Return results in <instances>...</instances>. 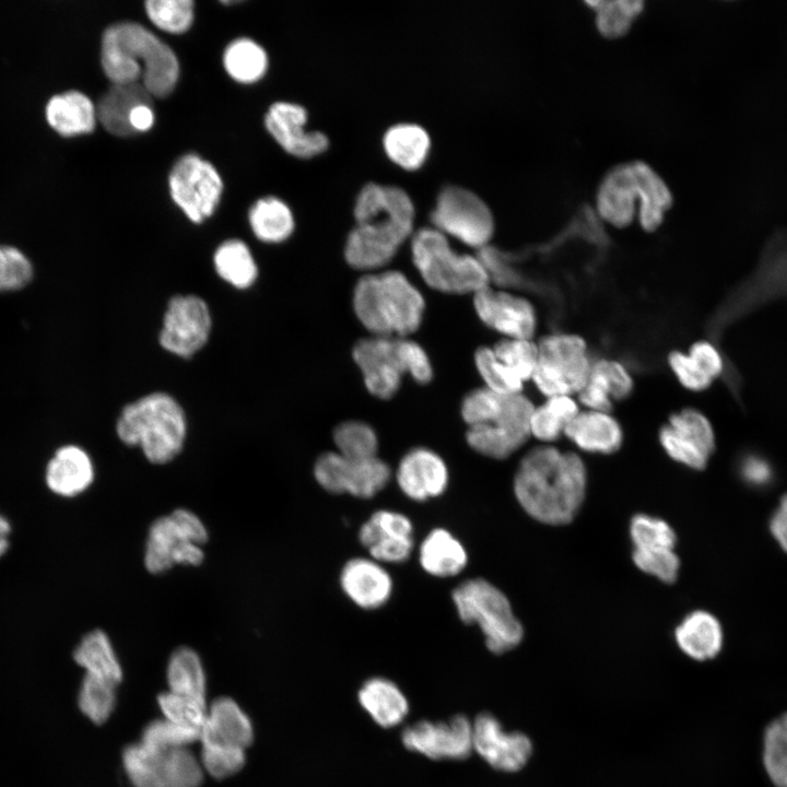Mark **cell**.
I'll return each mask as SVG.
<instances>
[{
    "label": "cell",
    "mask_w": 787,
    "mask_h": 787,
    "mask_svg": "<svg viewBox=\"0 0 787 787\" xmlns=\"http://www.w3.org/2000/svg\"><path fill=\"white\" fill-rule=\"evenodd\" d=\"M473 304L481 321L505 338L532 339L537 314L525 297L486 286L474 294Z\"/></svg>",
    "instance_id": "ffe728a7"
},
{
    "label": "cell",
    "mask_w": 787,
    "mask_h": 787,
    "mask_svg": "<svg viewBox=\"0 0 787 787\" xmlns=\"http://www.w3.org/2000/svg\"><path fill=\"white\" fill-rule=\"evenodd\" d=\"M474 363L485 387L502 395L522 392L524 383L498 361L492 348H479L474 354Z\"/></svg>",
    "instance_id": "681fc988"
},
{
    "label": "cell",
    "mask_w": 787,
    "mask_h": 787,
    "mask_svg": "<svg viewBox=\"0 0 787 787\" xmlns=\"http://www.w3.org/2000/svg\"><path fill=\"white\" fill-rule=\"evenodd\" d=\"M45 113L48 124L66 137L93 131L97 120L96 106L89 96L75 90L51 96Z\"/></svg>",
    "instance_id": "1f68e13d"
},
{
    "label": "cell",
    "mask_w": 787,
    "mask_h": 787,
    "mask_svg": "<svg viewBox=\"0 0 787 787\" xmlns=\"http://www.w3.org/2000/svg\"><path fill=\"white\" fill-rule=\"evenodd\" d=\"M688 354L701 366L710 379H716L724 369L723 357L717 348L709 341L694 342Z\"/></svg>",
    "instance_id": "680465c9"
},
{
    "label": "cell",
    "mask_w": 787,
    "mask_h": 787,
    "mask_svg": "<svg viewBox=\"0 0 787 787\" xmlns=\"http://www.w3.org/2000/svg\"><path fill=\"white\" fill-rule=\"evenodd\" d=\"M166 679L171 692L205 704L207 679L199 655L190 647L176 648L167 662Z\"/></svg>",
    "instance_id": "d590c367"
},
{
    "label": "cell",
    "mask_w": 787,
    "mask_h": 787,
    "mask_svg": "<svg viewBox=\"0 0 787 787\" xmlns=\"http://www.w3.org/2000/svg\"><path fill=\"white\" fill-rule=\"evenodd\" d=\"M94 480L93 462L79 446L60 447L46 468V483L56 494L73 497L84 492Z\"/></svg>",
    "instance_id": "83f0119b"
},
{
    "label": "cell",
    "mask_w": 787,
    "mask_h": 787,
    "mask_svg": "<svg viewBox=\"0 0 787 787\" xmlns=\"http://www.w3.org/2000/svg\"><path fill=\"white\" fill-rule=\"evenodd\" d=\"M218 274L237 289H247L256 280L257 265L248 246L239 239L222 243L214 252Z\"/></svg>",
    "instance_id": "f35d334b"
},
{
    "label": "cell",
    "mask_w": 787,
    "mask_h": 787,
    "mask_svg": "<svg viewBox=\"0 0 787 787\" xmlns=\"http://www.w3.org/2000/svg\"><path fill=\"white\" fill-rule=\"evenodd\" d=\"M498 361L522 383L532 378L538 346L532 339L504 338L492 348Z\"/></svg>",
    "instance_id": "bcb514c9"
},
{
    "label": "cell",
    "mask_w": 787,
    "mask_h": 787,
    "mask_svg": "<svg viewBox=\"0 0 787 787\" xmlns=\"http://www.w3.org/2000/svg\"><path fill=\"white\" fill-rule=\"evenodd\" d=\"M168 185L172 199L193 223L212 215L223 190L214 166L196 154H186L174 164Z\"/></svg>",
    "instance_id": "9a60e30c"
},
{
    "label": "cell",
    "mask_w": 787,
    "mask_h": 787,
    "mask_svg": "<svg viewBox=\"0 0 787 787\" xmlns=\"http://www.w3.org/2000/svg\"><path fill=\"white\" fill-rule=\"evenodd\" d=\"M412 258L424 281L433 289L451 294H475L489 286L490 278L478 257L453 250L446 235L436 228H422L412 238Z\"/></svg>",
    "instance_id": "ba28073f"
},
{
    "label": "cell",
    "mask_w": 787,
    "mask_h": 787,
    "mask_svg": "<svg viewBox=\"0 0 787 787\" xmlns=\"http://www.w3.org/2000/svg\"><path fill=\"white\" fill-rule=\"evenodd\" d=\"M564 436L583 451L602 455L615 453L623 441L622 427L611 412L587 409L577 413Z\"/></svg>",
    "instance_id": "484cf974"
},
{
    "label": "cell",
    "mask_w": 787,
    "mask_h": 787,
    "mask_svg": "<svg viewBox=\"0 0 787 787\" xmlns=\"http://www.w3.org/2000/svg\"><path fill=\"white\" fill-rule=\"evenodd\" d=\"M314 477L329 493H346L360 498H371L389 483L391 469L377 456L354 459L338 451H328L317 458Z\"/></svg>",
    "instance_id": "5bb4252c"
},
{
    "label": "cell",
    "mask_w": 787,
    "mask_h": 787,
    "mask_svg": "<svg viewBox=\"0 0 787 787\" xmlns=\"http://www.w3.org/2000/svg\"><path fill=\"white\" fill-rule=\"evenodd\" d=\"M505 396L488 387L472 390L461 403V415L465 422L469 426H473L492 421L501 412Z\"/></svg>",
    "instance_id": "11a10c76"
},
{
    "label": "cell",
    "mask_w": 787,
    "mask_h": 787,
    "mask_svg": "<svg viewBox=\"0 0 787 787\" xmlns=\"http://www.w3.org/2000/svg\"><path fill=\"white\" fill-rule=\"evenodd\" d=\"M535 409L522 392L506 395L503 408L492 421L469 426L468 445L477 453L505 459L518 450L531 436L530 419Z\"/></svg>",
    "instance_id": "4fadbf2b"
},
{
    "label": "cell",
    "mask_w": 787,
    "mask_h": 787,
    "mask_svg": "<svg viewBox=\"0 0 787 787\" xmlns=\"http://www.w3.org/2000/svg\"><path fill=\"white\" fill-rule=\"evenodd\" d=\"M157 704L164 718L201 732L207 718V707L204 703L186 695L167 691L158 694Z\"/></svg>",
    "instance_id": "816d5d0a"
},
{
    "label": "cell",
    "mask_w": 787,
    "mask_h": 787,
    "mask_svg": "<svg viewBox=\"0 0 787 787\" xmlns=\"http://www.w3.org/2000/svg\"><path fill=\"white\" fill-rule=\"evenodd\" d=\"M359 702L373 720L385 728L399 725L409 712L402 691L385 678L365 681L359 690Z\"/></svg>",
    "instance_id": "d6a6232c"
},
{
    "label": "cell",
    "mask_w": 787,
    "mask_h": 787,
    "mask_svg": "<svg viewBox=\"0 0 787 787\" xmlns=\"http://www.w3.org/2000/svg\"><path fill=\"white\" fill-rule=\"evenodd\" d=\"M632 557L641 571L663 583H673L678 577L680 560L674 549H634Z\"/></svg>",
    "instance_id": "9f6ffc18"
},
{
    "label": "cell",
    "mask_w": 787,
    "mask_h": 787,
    "mask_svg": "<svg viewBox=\"0 0 787 787\" xmlns=\"http://www.w3.org/2000/svg\"><path fill=\"white\" fill-rule=\"evenodd\" d=\"M538 362L531 380L547 398L577 393L591 368L586 341L578 334L555 332L538 342Z\"/></svg>",
    "instance_id": "30bf717a"
},
{
    "label": "cell",
    "mask_w": 787,
    "mask_h": 787,
    "mask_svg": "<svg viewBox=\"0 0 787 787\" xmlns=\"http://www.w3.org/2000/svg\"><path fill=\"white\" fill-rule=\"evenodd\" d=\"M129 122L134 132L149 130L154 122L151 105H139L130 114Z\"/></svg>",
    "instance_id": "6125c7cd"
},
{
    "label": "cell",
    "mask_w": 787,
    "mask_h": 787,
    "mask_svg": "<svg viewBox=\"0 0 787 787\" xmlns=\"http://www.w3.org/2000/svg\"><path fill=\"white\" fill-rule=\"evenodd\" d=\"M667 361L678 381L688 390L698 392L712 385L713 379L708 377L688 352L673 350L669 353Z\"/></svg>",
    "instance_id": "6f0895ef"
},
{
    "label": "cell",
    "mask_w": 787,
    "mask_h": 787,
    "mask_svg": "<svg viewBox=\"0 0 787 787\" xmlns=\"http://www.w3.org/2000/svg\"><path fill=\"white\" fill-rule=\"evenodd\" d=\"M586 488L583 459L551 445L530 449L521 458L513 483L522 509L547 525L571 522L584 502Z\"/></svg>",
    "instance_id": "6da1fadb"
},
{
    "label": "cell",
    "mask_w": 787,
    "mask_h": 787,
    "mask_svg": "<svg viewBox=\"0 0 787 787\" xmlns=\"http://www.w3.org/2000/svg\"><path fill=\"white\" fill-rule=\"evenodd\" d=\"M403 745L433 760H463L473 751L472 723L463 715L448 721L422 720L407 727Z\"/></svg>",
    "instance_id": "d6986e66"
},
{
    "label": "cell",
    "mask_w": 787,
    "mask_h": 787,
    "mask_svg": "<svg viewBox=\"0 0 787 787\" xmlns=\"http://www.w3.org/2000/svg\"><path fill=\"white\" fill-rule=\"evenodd\" d=\"M630 536L634 549H674L676 533L662 519L638 514L631 519Z\"/></svg>",
    "instance_id": "f907efd6"
},
{
    "label": "cell",
    "mask_w": 787,
    "mask_h": 787,
    "mask_svg": "<svg viewBox=\"0 0 787 787\" xmlns=\"http://www.w3.org/2000/svg\"><path fill=\"white\" fill-rule=\"evenodd\" d=\"M337 451L345 457L365 459L377 456L378 439L375 431L366 423L346 421L333 431Z\"/></svg>",
    "instance_id": "f6af8a7d"
},
{
    "label": "cell",
    "mask_w": 787,
    "mask_h": 787,
    "mask_svg": "<svg viewBox=\"0 0 787 787\" xmlns=\"http://www.w3.org/2000/svg\"><path fill=\"white\" fill-rule=\"evenodd\" d=\"M208 540V530L191 510L177 508L156 518L150 526L144 549V566L151 574H161L174 565H200Z\"/></svg>",
    "instance_id": "9c48e42d"
},
{
    "label": "cell",
    "mask_w": 787,
    "mask_h": 787,
    "mask_svg": "<svg viewBox=\"0 0 787 787\" xmlns=\"http://www.w3.org/2000/svg\"><path fill=\"white\" fill-rule=\"evenodd\" d=\"M353 359L362 371L367 390L381 399L398 391L403 374H409L419 384L428 383L433 376L425 351L403 338L374 336L362 339L353 348Z\"/></svg>",
    "instance_id": "8992f818"
},
{
    "label": "cell",
    "mask_w": 787,
    "mask_h": 787,
    "mask_svg": "<svg viewBox=\"0 0 787 787\" xmlns=\"http://www.w3.org/2000/svg\"><path fill=\"white\" fill-rule=\"evenodd\" d=\"M584 386L614 403L630 397L634 381L622 363L612 359H599L591 363L590 373Z\"/></svg>",
    "instance_id": "60d3db41"
},
{
    "label": "cell",
    "mask_w": 787,
    "mask_h": 787,
    "mask_svg": "<svg viewBox=\"0 0 787 787\" xmlns=\"http://www.w3.org/2000/svg\"><path fill=\"white\" fill-rule=\"evenodd\" d=\"M643 199V161H632L604 175L596 193V210L609 225L624 228L637 218Z\"/></svg>",
    "instance_id": "ac0fdd59"
},
{
    "label": "cell",
    "mask_w": 787,
    "mask_h": 787,
    "mask_svg": "<svg viewBox=\"0 0 787 787\" xmlns=\"http://www.w3.org/2000/svg\"><path fill=\"white\" fill-rule=\"evenodd\" d=\"M587 4L595 12L598 32L609 39L626 35L645 7L641 0L589 1Z\"/></svg>",
    "instance_id": "b9f144b4"
},
{
    "label": "cell",
    "mask_w": 787,
    "mask_h": 787,
    "mask_svg": "<svg viewBox=\"0 0 787 787\" xmlns=\"http://www.w3.org/2000/svg\"><path fill=\"white\" fill-rule=\"evenodd\" d=\"M419 562L427 574L447 578L466 568L468 554L463 544L450 531L435 528L420 544Z\"/></svg>",
    "instance_id": "4dcf8cb0"
},
{
    "label": "cell",
    "mask_w": 787,
    "mask_h": 787,
    "mask_svg": "<svg viewBox=\"0 0 787 787\" xmlns=\"http://www.w3.org/2000/svg\"><path fill=\"white\" fill-rule=\"evenodd\" d=\"M397 485L410 500L424 502L442 495L449 482L444 459L425 447H415L400 459L396 473Z\"/></svg>",
    "instance_id": "cb8c5ba5"
},
{
    "label": "cell",
    "mask_w": 787,
    "mask_h": 787,
    "mask_svg": "<svg viewBox=\"0 0 787 787\" xmlns=\"http://www.w3.org/2000/svg\"><path fill=\"white\" fill-rule=\"evenodd\" d=\"M246 762L245 749L216 742H201V766L221 779L236 774Z\"/></svg>",
    "instance_id": "f5cc1de1"
},
{
    "label": "cell",
    "mask_w": 787,
    "mask_h": 787,
    "mask_svg": "<svg viewBox=\"0 0 787 787\" xmlns=\"http://www.w3.org/2000/svg\"><path fill=\"white\" fill-rule=\"evenodd\" d=\"M359 541L368 551L369 557L381 564H399L407 561L413 551V525L402 513L379 509L361 526Z\"/></svg>",
    "instance_id": "7402d4cb"
},
{
    "label": "cell",
    "mask_w": 787,
    "mask_h": 787,
    "mask_svg": "<svg viewBox=\"0 0 787 787\" xmlns=\"http://www.w3.org/2000/svg\"><path fill=\"white\" fill-rule=\"evenodd\" d=\"M226 72L240 83H254L267 71L268 57L265 49L249 38H238L228 44L223 55Z\"/></svg>",
    "instance_id": "ab89813d"
},
{
    "label": "cell",
    "mask_w": 787,
    "mask_h": 787,
    "mask_svg": "<svg viewBox=\"0 0 787 787\" xmlns=\"http://www.w3.org/2000/svg\"><path fill=\"white\" fill-rule=\"evenodd\" d=\"M353 307L362 325L375 336L403 338L419 328L424 299L402 273L386 271L357 281Z\"/></svg>",
    "instance_id": "277c9868"
},
{
    "label": "cell",
    "mask_w": 787,
    "mask_h": 787,
    "mask_svg": "<svg viewBox=\"0 0 787 787\" xmlns=\"http://www.w3.org/2000/svg\"><path fill=\"white\" fill-rule=\"evenodd\" d=\"M101 62L113 84L140 83L155 97L169 95L179 75L172 48L134 22L115 23L105 30Z\"/></svg>",
    "instance_id": "3957f363"
},
{
    "label": "cell",
    "mask_w": 787,
    "mask_h": 787,
    "mask_svg": "<svg viewBox=\"0 0 787 787\" xmlns=\"http://www.w3.org/2000/svg\"><path fill=\"white\" fill-rule=\"evenodd\" d=\"M306 109L294 103H273L265 116V126L273 139L291 155L308 158L327 150L328 137L306 130Z\"/></svg>",
    "instance_id": "603a6c76"
},
{
    "label": "cell",
    "mask_w": 787,
    "mask_h": 787,
    "mask_svg": "<svg viewBox=\"0 0 787 787\" xmlns=\"http://www.w3.org/2000/svg\"><path fill=\"white\" fill-rule=\"evenodd\" d=\"M770 531L782 550L787 553V493L782 496L770 519Z\"/></svg>",
    "instance_id": "91938a15"
},
{
    "label": "cell",
    "mask_w": 787,
    "mask_h": 787,
    "mask_svg": "<svg viewBox=\"0 0 787 787\" xmlns=\"http://www.w3.org/2000/svg\"><path fill=\"white\" fill-rule=\"evenodd\" d=\"M122 765L133 787H200L203 779L201 763L187 748L152 751L131 743Z\"/></svg>",
    "instance_id": "8fae6325"
},
{
    "label": "cell",
    "mask_w": 787,
    "mask_h": 787,
    "mask_svg": "<svg viewBox=\"0 0 787 787\" xmlns=\"http://www.w3.org/2000/svg\"><path fill=\"white\" fill-rule=\"evenodd\" d=\"M472 743L475 751L493 768L517 772L529 761L532 742L522 732H506L491 714L482 713L472 721Z\"/></svg>",
    "instance_id": "44dd1931"
},
{
    "label": "cell",
    "mask_w": 787,
    "mask_h": 787,
    "mask_svg": "<svg viewBox=\"0 0 787 787\" xmlns=\"http://www.w3.org/2000/svg\"><path fill=\"white\" fill-rule=\"evenodd\" d=\"M763 763L776 787H787V713L774 719L764 733Z\"/></svg>",
    "instance_id": "ee69618b"
},
{
    "label": "cell",
    "mask_w": 787,
    "mask_h": 787,
    "mask_svg": "<svg viewBox=\"0 0 787 787\" xmlns=\"http://www.w3.org/2000/svg\"><path fill=\"white\" fill-rule=\"evenodd\" d=\"M152 97L140 83L113 84L96 105L97 120L115 136H130L134 133L129 122L132 109L151 105Z\"/></svg>",
    "instance_id": "f1b7e54d"
},
{
    "label": "cell",
    "mask_w": 787,
    "mask_h": 787,
    "mask_svg": "<svg viewBox=\"0 0 787 787\" xmlns=\"http://www.w3.org/2000/svg\"><path fill=\"white\" fill-rule=\"evenodd\" d=\"M435 228L478 250L489 246L494 219L486 203L474 192L446 186L437 196L431 213Z\"/></svg>",
    "instance_id": "7c38bea8"
},
{
    "label": "cell",
    "mask_w": 787,
    "mask_h": 787,
    "mask_svg": "<svg viewBox=\"0 0 787 787\" xmlns=\"http://www.w3.org/2000/svg\"><path fill=\"white\" fill-rule=\"evenodd\" d=\"M679 648L690 658L704 661L716 657L724 641L723 629L712 613L697 610L689 613L674 631Z\"/></svg>",
    "instance_id": "f546056e"
},
{
    "label": "cell",
    "mask_w": 787,
    "mask_h": 787,
    "mask_svg": "<svg viewBox=\"0 0 787 787\" xmlns=\"http://www.w3.org/2000/svg\"><path fill=\"white\" fill-rule=\"evenodd\" d=\"M187 432L179 403L165 392H152L127 404L116 423L119 439L139 446L152 463H166L183 449Z\"/></svg>",
    "instance_id": "5b68a950"
},
{
    "label": "cell",
    "mask_w": 787,
    "mask_h": 787,
    "mask_svg": "<svg viewBox=\"0 0 787 787\" xmlns=\"http://www.w3.org/2000/svg\"><path fill=\"white\" fill-rule=\"evenodd\" d=\"M9 533L10 524L3 516L0 515V557L9 548Z\"/></svg>",
    "instance_id": "be15d7a7"
},
{
    "label": "cell",
    "mask_w": 787,
    "mask_h": 787,
    "mask_svg": "<svg viewBox=\"0 0 787 787\" xmlns=\"http://www.w3.org/2000/svg\"><path fill=\"white\" fill-rule=\"evenodd\" d=\"M78 704L92 723H105L116 705V684L85 673L79 689Z\"/></svg>",
    "instance_id": "7bdbcfd3"
},
{
    "label": "cell",
    "mask_w": 787,
    "mask_h": 787,
    "mask_svg": "<svg viewBox=\"0 0 787 787\" xmlns=\"http://www.w3.org/2000/svg\"><path fill=\"white\" fill-rule=\"evenodd\" d=\"M75 662L85 673L119 684L122 669L109 637L102 630L87 633L73 651Z\"/></svg>",
    "instance_id": "836d02e7"
},
{
    "label": "cell",
    "mask_w": 787,
    "mask_h": 787,
    "mask_svg": "<svg viewBox=\"0 0 787 787\" xmlns=\"http://www.w3.org/2000/svg\"><path fill=\"white\" fill-rule=\"evenodd\" d=\"M659 442L674 461L695 470L704 469L716 441L709 420L694 408L673 412L659 430Z\"/></svg>",
    "instance_id": "2e32d148"
},
{
    "label": "cell",
    "mask_w": 787,
    "mask_h": 787,
    "mask_svg": "<svg viewBox=\"0 0 787 787\" xmlns=\"http://www.w3.org/2000/svg\"><path fill=\"white\" fill-rule=\"evenodd\" d=\"M248 218L254 234L265 243L283 242L294 230L290 208L275 197L259 199L251 207Z\"/></svg>",
    "instance_id": "74e56055"
},
{
    "label": "cell",
    "mask_w": 787,
    "mask_h": 787,
    "mask_svg": "<svg viewBox=\"0 0 787 787\" xmlns=\"http://www.w3.org/2000/svg\"><path fill=\"white\" fill-rule=\"evenodd\" d=\"M340 586L345 596L364 610L385 606L393 589L392 578L383 564L363 556L350 559L343 565Z\"/></svg>",
    "instance_id": "d4e9b609"
},
{
    "label": "cell",
    "mask_w": 787,
    "mask_h": 787,
    "mask_svg": "<svg viewBox=\"0 0 787 787\" xmlns=\"http://www.w3.org/2000/svg\"><path fill=\"white\" fill-rule=\"evenodd\" d=\"M252 739V724L234 700L219 697L212 702L200 732L201 742H216L246 749L251 744Z\"/></svg>",
    "instance_id": "4316f807"
},
{
    "label": "cell",
    "mask_w": 787,
    "mask_h": 787,
    "mask_svg": "<svg viewBox=\"0 0 787 787\" xmlns=\"http://www.w3.org/2000/svg\"><path fill=\"white\" fill-rule=\"evenodd\" d=\"M387 156L402 168H419L430 151V137L425 129L415 124H398L384 136Z\"/></svg>",
    "instance_id": "e575fe53"
},
{
    "label": "cell",
    "mask_w": 787,
    "mask_h": 787,
    "mask_svg": "<svg viewBox=\"0 0 787 787\" xmlns=\"http://www.w3.org/2000/svg\"><path fill=\"white\" fill-rule=\"evenodd\" d=\"M354 219L345 259L356 269L372 270L388 263L410 236L414 207L401 188L369 183L356 198Z\"/></svg>",
    "instance_id": "7a4b0ae2"
},
{
    "label": "cell",
    "mask_w": 787,
    "mask_h": 787,
    "mask_svg": "<svg viewBox=\"0 0 787 787\" xmlns=\"http://www.w3.org/2000/svg\"><path fill=\"white\" fill-rule=\"evenodd\" d=\"M33 279V266L16 247L0 245V292L21 290Z\"/></svg>",
    "instance_id": "db71d44e"
},
{
    "label": "cell",
    "mask_w": 787,
    "mask_h": 787,
    "mask_svg": "<svg viewBox=\"0 0 787 787\" xmlns=\"http://www.w3.org/2000/svg\"><path fill=\"white\" fill-rule=\"evenodd\" d=\"M741 471L744 479L753 484L766 483L772 475L770 465L762 458L754 456L744 459Z\"/></svg>",
    "instance_id": "94428289"
},
{
    "label": "cell",
    "mask_w": 787,
    "mask_h": 787,
    "mask_svg": "<svg viewBox=\"0 0 787 787\" xmlns=\"http://www.w3.org/2000/svg\"><path fill=\"white\" fill-rule=\"evenodd\" d=\"M451 599L460 620L477 624L493 654H504L519 645L524 627L514 615L507 597L483 578L460 583L451 592Z\"/></svg>",
    "instance_id": "52a82bcc"
},
{
    "label": "cell",
    "mask_w": 787,
    "mask_h": 787,
    "mask_svg": "<svg viewBox=\"0 0 787 787\" xmlns=\"http://www.w3.org/2000/svg\"><path fill=\"white\" fill-rule=\"evenodd\" d=\"M144 5L152 23L168 33H184L193 21V2L190 0H149Z\"/></svg>",
    "instance_id": "c3c4849f"
},
{
    "label": "cell",
    "mask_w": 787,
    "mask_h": 787,
    "mask_svg": "<svg viewBox=\"0 0 787 787\" xmlns=\"http://www.w3.org/2000/svg\"><path fill=\"white\" fill-rule=\"evenodd\" d=\"M198 740H200L199 730L177 725L164 718L149 723L142 730L139 742L152 751H168L187 748Z\"/></svg>",
    "instance_id": "7dc6e473"
},
{
    "label": "cell",
    "mask_w": 787,
    "mask_h": 787,
    "mask_svg": "<svg viewBox=\"0 0 787 787\" xmlns=\"http://www.w3.org/2000/svg\"><path fill=\"white\" fill-rule=\"evenodd\" d=\"M210 331L205 302L196 295H176L167 304L158 340L166 351L189 357L207 343Z\"/></svg>",
    "instance_id": "e0dca14e"
},
{
    "label": "cell",
    "mask_w": 787,
    "mask_h": 787,
    "mask_svg": "<svg viewBox=\"0 0 787 787\" xmlns=\"http://www.w3.org/2000/svg\"><path fill=\"white\" fill-rule=\"evenodd\" d=\"M577 401L568 395L548 397L535 407L530 419L531 436L543 443L556 441L579 412Z\"/></svg>",
    "instance_id": "8d00e7d4"
}]
</instances>
